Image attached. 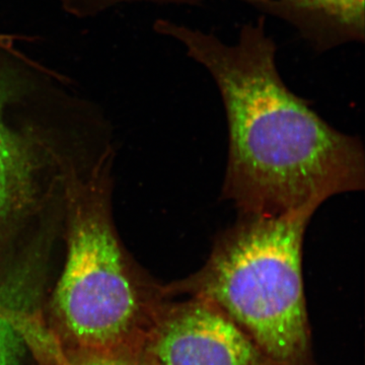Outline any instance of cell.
<instances>
[{"label": "cell", "mask_w": 365, "mask_h": 365, "mask_svg": "<svg viewBox=\"0 0 365 365\" xmlns=\"http://www.w3.org/2000/svg\"><path fill=\"white\" fill-rule=\"evenodd\" d=\"M90 1V0H88ZM125 1V0H91V9H102L111 4H117V2ZM244 1L251 2L255 6L262 7H270L271 0H244Z\"/></svg>", "instance_id": "9c48e42d"}, {"label": "cell", "mask_w": 365, "mask_h": 365, "mask_svg": "<svg viewBox=\"0 0 365 365\" xmlns=\"http://www.w3.org/2000/svg\"><path fill=\"white\" fill-rule=\"evenodd\" d=\"M18 91V76L0 60V230L30 200L35 179L30 146L4 117Z\"/></svg>", "instance_id": "5b68a950"}, {"label": "cell", "mask_w": 365, "mask_h": 365, "mask_svg": "<svg viewBox=\"0 0 365 365\" xmlns=\"http://www.w3.org/2000/svg\"><path fill=\"white\" fill-rule=\"evenodd\" d=\"M69 207L66 266L53 299L59 337L69 351L143 348L158 309L169 297L163 285L132 270L97 186H74Z\"/></svg>", "instance_id": "3957f363"}, {"label": "cell", "mask_w": 365, "mask_h": 365, "mask_svg": "<svg viewBox=\"0 0 365 365\" xmlns=\"http://www.w3.org/2000/svg\"><path fill=\"white\" fill-rule=\"evenodd\" d=\"M160 26L210 72L222 93L228 126L222 195L240 215L316 212L331 197L364 189V146L285 86L263 20L245 26L235 45L170 21Z\"/></svg>", "instance_id": "6da1fadb"}, {"label": "cell", "mask_w": 365, "mask_h": 365, "mask_svg": "<svg viewBox=\"0 0 365 365\" xmlns=\"http://www.w3.org/2000/svg\"><path fill=\"white\" fill-rule=\"evenodd\" d=\"M313 211L240 215L203 267L163 290L218 307L275 365H316L304 297L302 247Z\"/></svg>", "instance_id": "7a4b0ae2"}, {"label": "cell", "mask_w": 365, "mask_h": 365, "mask_svg": "<svg viewBox=\"0 0 365 365\" xmlns=\"http://www.w3.org/2000/svg\"><path fill=\"white\" fill-rule=\"evenodd\" d=\"M271 11L326 41L364 40V0H272Z\"/></svg>", "instance_id": "8992f818"}, {"label": "cell", "mask_w": 365, "mask_h": 365, "mask_svg": "<svg viewBox=\"0 0 365 365\" xmlns=\"http://www.w3.org/2000/svg\"><path fill=\"white\" fill-rule=\"evenodd\" d=\"M143 349L155 365H275L227 314L196 297L165 299Z\"/></svg>", "instance_id": "277c9868"}, {"label": "cell", "mask_w": 365, "mask_h": 365, "mask_svg": "<svg viewBox=\"0 0 365 365\" xmlns=\"http://www.w3.org/2000/svg\"><path fill=\"white\" fill-rule=\"evenodd\" d=\"M28 292L19 283L0 287V365H20L25 355L33 324Z\"/></svg>", "instance_id": "52a82bcc"}, {"label": "cell", "mask_w": 365, "mask_h": 365, "mask_svg": "<svg viewBox=\"0 0 365 365\" xmlns=\"http://www.w3.org/2000/svg\"><path fill=\"white\" fill-rule=\"evenodd\" d=\"M57 365H155L143 348L117 352L68 351Z\"/></svg>", "instance_id": "ba28073f"}]
</instances>
